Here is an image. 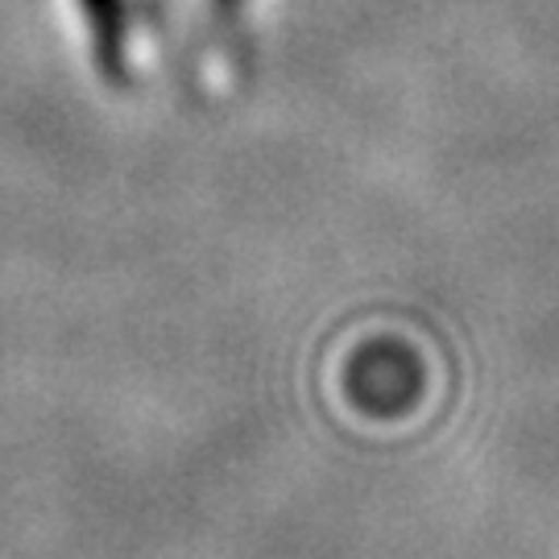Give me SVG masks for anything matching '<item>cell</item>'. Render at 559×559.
I'll list each match as a JSON object with an SVG mask.
<instances>
[{
    "mask_svg": "<svg viewBox=\"0 0 559 559\" xmlns=\"http://www.w3.org/2000/svg\"><path fill=\"white\" fill-rule=\"evenodd\" d=\"M80 9L87 13V29L96 41V59L108 71V80H129V67L138 75V55L129 50V38L138 41V21L120 17V0H80Z\"/></svg>",
    "mask_w": 559,
    "mask_h": 559,
    "instance_id": "1",
    "label": "cell"
}]
</instances>
